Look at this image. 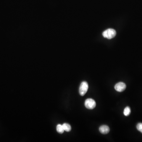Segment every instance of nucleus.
Masks as SVG:
<instances>
[{"instance_id":"8","label":"nucleus","mask_w":142,"mask_h":142,"mask_svg":"<svg viewBox=\"0 0 142 142\" xmlns=\"http://www.w3.org/2000/svg\"><path fill=\"white\" fill-rule=\"evenodd\" d=\"M131 113V109L129 107H126L124 111V114L125 116H128Z\"/></svg>"},{"instance_id":"5","label":"nucleus","mask_w":142,"mask_h":142,"mask_svg":"<svg viewBox=\"0 0 142 142\" xmlns=\"http://www.w3.org/2000/svg\"><path fill=\"white\" fill-rule=\"evenodd\" d=\"M100 132L103 134H108L110 131L109 127L106 125H102L99 128Z\"/></svg>"},{"instance_id":"4","label":"nucleus","mask_w":142,"mask_h":142,"mask_svg":"<svg viewBox=\"0 0 142 142\" xmlns=\"http://www.w3.org/2000/svg\"><path fill=\"white\" fill-rule=\"evenodd\" d=\"M126 85L123 82H119L116 84L114 86L115 90L119 92H122L126 89Z\"/></svg>"},{"instance_id":"3","label":"nucleus","mask_w":142,"mask_h":142,"mask_svg":"<svg viewBox=\"0 0 142 142\" xmlns=\"http://www.w3.org/2000/svg\"><path fill=\"white\" fill-rule=\"evenodd\" d=\"M85 107L88 109H94L96 106V103L95 101L91 98L87 99L85 103Z\"/></svg>"},{"instance_id":"1","label":"nucleus","mask_w":142,"mask_h":142,"mask_svg":"<svg viewBox=\"0 0 142 142\" xmlns=\"http://www.w3.org/2000/svg\"><path fill=\"white\" fill-rule=\"evenodd\" d=\"M102 35L105 38L111 39L115 37L116 35V32L113 29H108L103 32Z\"/></svg>"},{"instance_id":"6","label":"nucleus","mask_w":142,"mask_h":142,"mask_svg":"<svg viewBox=\"0 0 142 142\" xmlns=\"http://www.w3.org/2000/svg\"><path fill=\"white\" fill-rule=\"evenodd\" d=\"M63 127L64 129V131H66L67 132H70L72 129L71 126L69 124H67V123H64L63 125Z\"/></svg>"},{"instance_id":"7","label":"nucleus","mask_w":142,"mask_h":142,"mask_svg":"<svg viewBox=\"0 0 142 142\" xmlns=\"http://www.w3.org/2000/svg\"><path fill=\"white\" fill-rule=\"evenodd\" d=\"M56 130H57V132L60 134H63L64 132V130L63 127V125H61L59 124L57 125L56 126Z\"/></svg>"},{"instance_id":"9","label":"nucleus","mask_w":142,"mask_h":142,"mask_svg":"<svg viewBox=\"0 0 142 142\" xmlns=\"http://www.w3.org/2000/svg\"><path fill=\"white\" fill-rule=\"evenodd\" d=\"M137 128L138 131L142 133V123H138L137 125Z\"/></svg>"},{"instance_id":"2","label":"nucleus","mask_w":142,"mask_h":142,"mask_svg":"<svg viewBox=\"0 0 142 142\" xmlns=\"http://www.w3.org/2000/svg\"><path fill=\"white\" fill-rule=\"evenodd\" d=\"M88 88V85L86 81H83L81 83L79 88V92L81 96H83L87 92Z\"/></svg>"}]
</instances>
